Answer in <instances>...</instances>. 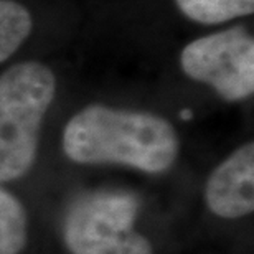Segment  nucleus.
Listing matches in <instances>:
<instances>
[{"mask_svg": "<svg viewBox=\"0 0 254 254\" xmlns=\"http://www.w3.org/2000/svg\"><path fill=\"white\" fill-rule=\"evenodd\" d=\"M62 144L76 164H119L147 174L169 170L180 152L179 132L167 119L104 104L78 111L64 126Z\"/></svg>", "mask_w": 254, "mask_h": 254, "instance_id": "obj_1", "label": "nucleus"}, {"mask_svg": "<svg viewBox=\"0 0 254 254\" xmlns=\"http://www.w3.org/2000/svg\"><path fill=\"white\" fill-rule=\"evenodd\" d=\"M55 93V73L40 62L17 63L0 74V182L17 180L33 167Z\"/></svg>", "mask_w": 254, "mask_h": 254, "instance_id": "obj_2", "label": "nucleus"}, {"mask_svg": "<svg viewBox=\"0 0 254 254\" xmlns=\"http://www.w3.org/2000/svg\"><path fill=\"white\" fill-rule=\"evenodd\" d=\"M139 201L129 193L94 191L78 198L64 218L63 236L73 254H154L134 230Z\"/></svg>", "mask_w": 254, "mask_h": 254, "instance_id": "obj_3", "label": "nucleus"}, {"mask_svg": "<svg viewBox=\"0 0 254 254\" xmlns=\"http://www.w3.org/2000/svg\"><path fill=\"white\" fill-rule=\"evenodd\" d=\"M180 68L228 103L248 99L254 91L253 35L236 25L193 40L182 50Z\"/></svg>", "mask_w": 254, "mask_h": 254, "instance_id": "obj_4", "label": "nucleus"}, {"mask_svg": "<svg viewBox=\"0 0 254 254\" xmlns=\"http://www.w3.org/2000/svg\"><path fill=\"white\" fill-rule=\"evenodd\" d=\"M208 208L221 218L246 216L254 210V144L241 145L228 155L205 185Z\"/></svg>", "mask_w": 254, "mask_h": 254, "instance_id": "obj_5", "label": "nucleus"}, {"mask_svg": "<svg viewBox=\"0 0 254 254\" xmlns=\"http://www.w3.org/2000/svg\"><path fill=\"white\" fill-rule=\"evenodd\" d=\"M184 17L201 25H220L254 12V0H175Z\"/></svg>", "mask_w": 254, "mask_h": 254, "instance_id": "obj_6", "label": "nucleus"}, {"mask_svg": "<svg viewBox=\"0 0 254 254\" xmlns=\"http://www.w3.org/2000/svg\"><path fill=\"white\" fill-rule=\"evenodd\" d=\"M33 30V17L25 5L0 0V63L7 62Z\"/></svg>", "mask_w": 254, "mask_h": 254, "instance_id": "obj_7", "label": "nucleus"}, {"mask_svg": "<svg viewBox=\"0 0 254 254\" xmlns=\"http://www.w3.org/2000/svg\"><path fill=\"white\" fill-rule=\"evenodd\" d=\"M27 243V213L17 198L0 187V254H20Z\"/></svg>", "mask_w": 254, "mask_h": 254, "instance_id": "obj_8", "label": "nucleus"}, {"mask_svg": "<svg viewBox=\"0 0 254 254\" xmlns=\"http://www.w3.org/2000/svg\"><path fill=\"white\" fill-rule=\"evenodd\" d=\"M180 118H182V119H185V121H189V119L191 118V111H190V109L182 111V113H180Z\"/></svg>", "mask_w": 254, "mask_h": 254, "instance_id": "obj_9", "label": "nucleus"}]
</instances>
